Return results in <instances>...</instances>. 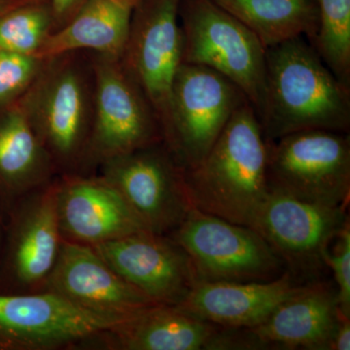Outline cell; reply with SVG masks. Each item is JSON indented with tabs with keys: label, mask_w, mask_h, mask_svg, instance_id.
I'll return each mask as SVG.
<instances>
[{
	"label": "cell",
	"mask_w": 350,
	"mask_h": 350,
	"mask_svg": "<svg viewBox=\"0 0 350 350\" xmlns=\"http://www.w3.org/2000/svg\"><path fill=\"white\" fill-rule=\"evenodd\" d=\"M266 94L259 116L269 142L308 130L347 133L349 89L301 36L267 49Z\"/></svg>",
	"instance_id": "6da1fadb"
},
{
	"label": "cell",
	"mask_w": 350,
	"mask_h": 350,
	"mask_svg": "<svg viewBox=\"0 0 350 350\" xmlns=\"http://www.w3.org/2000/svg\"><path fill=\"white\" fill-rule=\"evenodd\" d=\"M268 152L257 113L244 101L206 157L184 170L193 207L251 227L269 192Z\"/></svg>",
	"instance_id": "7a4b0ae2"
},
{
	"label": "cell",
	"mask_w": 350,
	"mask_h": 350,
	"mask_svg": "<svg viewBox=\"0 0 350 350\" xmlns=\"http://www.w3.org/2000/svg\"><path fill=\"white\" fill-rule=\"evenodd\" d=\"M80 52L44 59L36 80L19 100L55 165L86 154L94 118L93 64Z\"/></svg>",
	"instance_id": "3957f363"
},
{
	"label": "cell",
	"mask_w": 350,
	"mask_h": 350,
	"mask_svg": "<svg viewBox=\"0 0 350 350\" xmlns=\"http://www.w3.org/2000/svg\"><path fill=\"white\" fill-rule=\"evenodd\" d=\"M183 61L206 66L243 92L257 113L266 94L267 49L252 31L213 0H190L183 14Z\"/></svg>",
	"instance_id": "277c9868"
},
{
	"label": "cell",
	"mask_w": 350,
	"mask_h": 350,
	"mask_svg": "<svg viewBox=\"0 0 350 350\" xmlns=\"http://www.w3.org/2000/svg\"><path fill=\"white\" fill-rule=\"evenodd\" d=\"M170 238L190 258L198 282H269L287 271L254 229L195 207Z\"/></svg>",
	"instance_id": "5b68a950"
},
{
	"label": "cell",
	"mask_w": 350,
	"mask_h": 350,
	"mask_svg": "<svg viewBox=\"0 0 350 350\" xmlns=\"http://www.w3.org/2000/svg\"><path fill=\"white\" fill-rule=\"evenodd\" d=\"M246 100L236 85L213 69L182 63L172 84L163 144L184 170L195 167Z\"/></svg>",
	"instance_id": "8992f818"
},
{
	"label": "cell",
	"mask_w": 350,
	"mask_h": 350,
	"mask_svg": "<svg viewBox=\"0 0 350 350\" xmlns=\"http://www.w3.org/2000/svg\"><path fill=\"white\" fill-rule=\"evenodd\" d=\"M269 189L313 204L347 206L350 144L344 133L308 130L268 140Z\"/></svg>",
	"instance_id": "52a82bcc"
},
{
	"label": "cell",
	"mask_w": 350,
	"mask_h": 350,
	"mask_svg": "<svg viewBox=\"0 0 350 350\" xmlns=\"http://www.w3.org/2000/svg\"><path fill=\"white\" fill-rule=\"evenodd\" d=\"M103 178L121 194L147 231L174 232L193 206L184 169L163 142L101 162Z\"/></svg>",
	"instance_id": "ba28073f"
},
{
	"label": "cell",
	"mask_w": 350,
	"mask_h": 350,
	"mask_svg": "<svg viewBox=\"0 0 350 350\" xmlns=\"http://www.w3.org/2000/svg\"><path fill=\"white\" fill-rule=\"evenodd\" d=\"M94 118L86 155L103 162L163 142L162 128L121 59L96 55Z\"/></svg>",
	"instance_id": "9c48e42d"
},
{
	"label": "cell",
	"mask_w": 350,
	"mask_h": 350,
	"mask_svg": "<svg viewBox=\"0 0 350 350\" xmlns=\"http://www.w3.org/2000/svg\"><path fill=\"white\" fill-rule=\"evenodd\" d=\"M180 0H139L133 7L130 34L121 62L165 128L177 69L183 61L178 25Z\"/></svg>",
	"instance_id": "30bf717a"
},
{
	"label": "cell",
	"mask_w": 350,
	"mask_h": 350,
	"mask_svg": "<svg viewBox=\"0 0 350 350\" xmlns=\"http://www.w3.org/2000/svg\"><path fill=\"white\" fill-rule=\"evenodd\" d=\"M123 321L91 312L50 291L0 294V349L64 347L103 336Z\"/></svg>",
	"instance_id": "8fae6325"
},
{
	"label": "cell",
	"mask_w": 350,
	"mask_h": 350,
	"mask_svg": "<svg viewBox=\"0 0 350 350\" xmlns=\"http://www.w3.org/2000/svg\"><path fill=\"white\" fill-rule=\"evenodd\" d=\"M347 221V206H322L269 189L251 228L295 275L324 264V253Z\"/></svg>",
	"instance_id": "7c38bea8"
},
{
	"label": "cell",
	"mask_w": 350,
	"mask_h": 350,
	"mask_svg": "<svg viewBox=\"0 0 350 350\" xmlns=\"http://www.w3.org/2000/svg\"><path fill=\"white\" fill-rule=\"evenodd\" d=\"M92 247L125 282L159 305H179L198 282L190 258L165 234L140 232Z\"/></svg>",
	"instance_id": "4fadbf2b"
},
{
	"label": "cell",
	"mask_w": 350,
	"mask_h": 350,
	"mask_svg": "<svg viewBox=\"0 0 350 350\" xmlns=\"http://www.w3.org/2000/svg\"><path fill=\"white\" fill-rule=\"evenodd\" d=\"M43 284L46 291L113 319L126 320L159 305L115 273L92 246L64 239Z\"/></svg>",
	"instance_id": "5bb4252c"
},
{
	"label": "cell",
	"mask_w": 350,
	"mask_h": 350,
	"mask_svg": "<svg viewBox=\"0 0 350 350\" xmlns=\"http://www.w3.org/2000/svg\"><path fill=\"white\" fill-rule=\"evenodd\" d=\"M57 211L62 239L71 243L94 246L147 231L103 177H68L57 183Z\"/></svg>",
	"instance_id": "9a60e30c"
},
{
	"label": "cell",
	"mask_w": 350,
	"mask_h": 350,
	"mask_svg": "<svg viewBox=\"0 0 350 350\" xmlns=\"http://www.w3.org/2000/svg\"><path fill=\"white\" fill-rule=\"evenodd\" d=\"M303 287L288 269L269 282H198L177 306L216 326L250 329Z\"/></svg>",
	"instance_id": "2e32d148"
},
{
	"label": "cell",
	"mask_w": 350,
	"mask_h": 350,
	"mask_svg": "<svg viewBox=\"0 0 350 350\" xmlns=\"http://www.w3.org/2000/svg\"><path fill=\"white\" fill-rule=\"evenodd\" d=\"M340 313L337 291L330 284L306 283L250 330L266 349L330 350Z\"/></svg>",
	"instance_id": "e0dca14e"
},
{
	"label": "cell",
	"mask_w": 350,
	"mask_h": 350,
	"mask_svg": "<svg viewBox=\"0 0 350 350\" xmlns=\"http://www.w3.org/2000/svg\"><path fill=\"white\" fill-rule=\"evenodd\" d=\"M133 6L124 0H87L63 27L50 34L38 56L50 59L91 51L121 59L130 34Z\"/></svg>",
	"instance_id": "ac0fdd59"
},
{
	"label": "cell",
	"mask_w": 350,
	"mask_h": 350,
	"mask_svg": "<svg viewBox=\"0 0 350 350\" xmlns=\"http://www.w3.org/2000/svg\"><path fill=\"white\" fill-rule=\"evenodd\" d=\"M62 241L57 184H53L34 196L18 218L11 248L17 282L25 286L43 284L57 261Z\"/></svg>",
	"instance_id": "d6986e66"
},
{
	"label": "cell",
	"mask_w": 350,
	"mask_h": 350,
	"mask_svg": "<svg viewBox=\"0 0 350 350\" xmlns=\"http://www.w3.org/2000/svg\"><path fill=\"white\" fill-rule=\"evenodd\" d=\"M220 327L181 310L155 305L137 313L103 336L125 350H202Z\"/></svg>",
	"instance_id": "ffe728a7"
},
{
	"label": "cell",
	"mask_w": 350,
	"mask_h": 350,
	"mask_svg": "<svg viewBox=\"0 0 350 350\" xmlns=\"http://www.w3.org/2000/svg\"><path fill=\"white\" fill-rule=\"evenodd\" d=\"M19 101L0 111V191L21 195L39 187L55 167Z\"/></svg>",
	"instance_id": "44dd1931"
},
{
	"label": "cell",
	"mask_w": 350,
	"mask_h": 350,
	"mask_svg": "<svg viewBox=\"0 0 350 350\" xmlns=\"http://www.w3.org/2000/svg\"><path fill=\"white\" fill-rule=\"evenodd\" d=\"M247 27L264 47L314 36L317 15L310 0H213Z\"/></svg>",
	"instance_id": "7402d4cb"
},
{
	"label": "cell",
	"mask_w": 350,
	"mask_h": 350,
	"mask_svg": "<svg viewBox=\"0 0 350 350\" xmlns=\"http://www.w3.org/2000/svg\"><path fill=\"white\" fill-rule=\"evenodd\" d=\"M54 31L49 0H32L0 16V50L38 56Z\"/></svg>",
	"instance_id": "603a6c76"
},
{
	"label": "cell",
	"mask_w": 350,
	"mask_h": 350,
	"mask_svg": "<svg viewBox=\"0 0 350 350\" xmlns=\"http://www.w3.org/2000/svg\"><path fill=\"white\" fill-rule=\"evenodd\" d=\"M315 48L340 82L350 80V0H317Z\"/></svg>",
	"instance_id": "cb8c5ba5"
},
{
	"label": "cell",
	"mask_w": 350,
	"mask_h": 350,
	"mask_svg": "<svg viewBox=\"0 0 350 350\" xmlns=\"http://www.w3.org/2000/svg\"><path fill=\"white\" fill-rule=\"evenodd\" d=\"M43 64L44 59L36 56L0 50V111L22 98Z\"/></svg>",
	"instance_id": "d4e9b609"
},
{
	"label": "cell",
	"mask_w": 350,
	"mask_h": 350,
	"mask_svg": "<svg viewBox=\"0 0 350 350\" xmlns=\"http://www.w3.org/2000/svg\"><path fill=\"white\" fill-rule=\"evenodd\" d=\"M324 265L333 271L337 285L340 312L350 317V227L349 220L332 241L323 256Z\"/></svg>",
	"instance_id": "484cf974"
},
{
	"label": "cell",
	"mask_w": 350,
	"mask_h": 350,
	"mask_svg": "<svg viewBox=\"0 0 350 350\" xmlns=\"http://www.w3.org/2000/svg\"><path fill=\"white\" fill-rule=\"evenodd\" d=\"M54 18L55 31L68 22L87 0H49Z\"/></svg>",
	"instance_id": "4316f807"
},
{
	"label": "cell",
	"mask_w": 350,
	"mask_h": 350,
	"mask_svg": "<svg viewBox=\"0 0 350 350\" xmlns=\"http://www.w3.org/2000/svg\"><path fill=\"white\" fill-rule=\"evenodd\" d=\"M350 349V317L340 313V319L333 340L330 350Z\"/></svg>",
	"instance_id": "83f0119b"
},
{
	"label": "cell",
	"mask_w": 350,
	"mask_h": 350,
	"mask_svg": "<svg viewBox=\"0 0 350 350\" xmlns=\"http://www.w3.org/2000/svg\"><path fill=\"white\" fill-rule=\"evenodd\" d=\"M29 1H32V0H0V16L15 7Z\"/></svg>",
	"instance_id": "f1b7e54d"
},
{
	"label": "cell",
	"mask_w": 350,
	"mask_h": 350,
	"mask_svg": "<svg viewBox=\"0 0 350 350\" xmlns=\"http://www.w3.org/2000/svg\"><path fill=\"white\" fill-rule=\"evenodd\" d=\"M124 1L126 2V3L131 4V6L135 7L137 5V2L139 1V0H124Z\"/></svg>",
	"instance_id": "f546056e"
},
{
	"label": "cell",
	"mask_w": 350,
	"mask_h": 350,
	"mask_svg": "<svg viewBox=\"0 0 350 350\" xmlns=\"http://www.w3.org/2000/svg\"><path fill=\"white\" fill-rule=\"evenodd\" d=\"M0 241H1V229H0Z\"/></svg>",
	"instance_id": "4dcf8cb0"
}]
</instances>
